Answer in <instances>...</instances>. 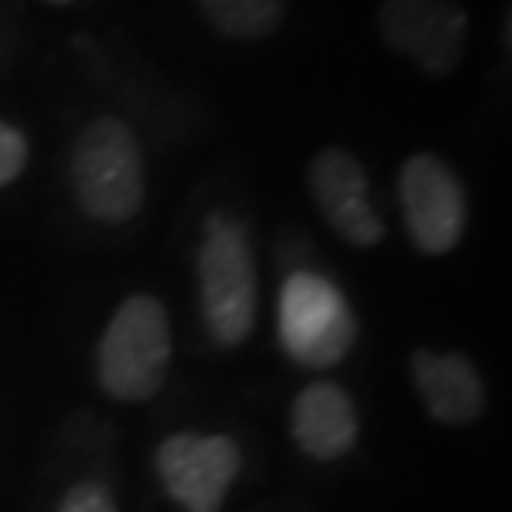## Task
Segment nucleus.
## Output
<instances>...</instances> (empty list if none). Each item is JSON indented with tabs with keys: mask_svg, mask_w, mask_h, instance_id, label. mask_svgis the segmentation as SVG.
Segmentation results:
<instances>
[{
	"mask_svg": "<svg viewBox=\"0 0 512 512\" xmlns=\"http://www.w3.org/2000/svg\"><path fill=\"white\" fill-rule=\"evenodd\" d=\"M157 473L187 512H220L240 473V449L230 436L177 433L160 443Z\"/></svg>",
	"mask_w": 512,
	"mask_h": 512,
	"instance_id": "nucleus-6",
	"label": "nucleus"
},
{
	"mask_svg": "<svg viewBox=\"0 0 512 512\" xmlns=\"http://www.w3.org/2000/svg\"><path fill=\"white\" fill-rule=\"evenodd\" d=\"M276 333L293 363L306 370H330L356 343V316L340 286L320 273L300 270L280 290Z\"/></svg>",
	"mask_w": 512,
	"mask_h": 512,
	"instance_id": "nucleus-4",
	"label": "nucleus"
},
{
	"mask_svg": "<svg viewBox=\"0 0 512 512\" xmlns=\"http://www.w3.org/2000/svg\"><path fill=\"white\" fill-rule=\"evenodd\" d=\"M413 380L419 396L429 409V416L446 426H466L483 413L486 389L479 380L476 366L459 353H436V350H416L413 360Z\"/></svg>",
	"mask_w": 512,
	"mask_h": 512,
	"instance_id": "nucleus-10",
	"label": "nucleus"
},
{
	"mask_svg": "<svg viewBox=\"0 0 512 512\" xmlns=\"http://www.w3.org/2000/svg\"><path fill=\"white\" fill-rule=\"evenodd\" d=\"M57 512H117L114 496L107 493V486L100 483H77L64 496Z\"/></svg>",
	"mask_w": 512,
	"mask_h": 512,
	"instance_id": "nucleus-13",
	"label": "nucleus"
},
{
	"mask_svg": "<svg viewBox=\"0 0 512 512\" xmlns=\"http://www.w3.org/2000/svg\"><path fill=\"white\" fill-rule=\"evenodd\" d=\"M399 203L416 250L449 253L466 230V190L433 153H416L399 170Z\"/></svg>",
	"mask_w": 512,
	"mask_h": 512,
	"instance_id": "nucleus-5",
	"label": "nucleus"
},
{
	"mask_svg": "<svg viewBox=\"0 0 512 512\" xmlns=\"http://www.w3.org/2000/svg\"><path fill=\"white\" fill-rule=\"evenodd\" d=\"M50 4H70V0H50Z\"/></svg>",
	"mask_w": 512,
	"mask_h": 512,
	"instance_id": "nucleus-14",
	"label": "nucleus"
},
{
	"mask_svg": "<svg viewBox=\"0 0 512 512\" xmlns=\"http://www.w3.org/2000/svg\"><path fill=\"white\" fill-rule=\"evenodd\" d=\"M200 10L223 37L256 40L283 24L286 0H200Z\"/></svg>",
	"mask_w": 512,
	"mask_h": 512,
	"instance_id": "nucleus-11",
	"label": "nucleus"
},
{
	"mask_svg": "<svg viewBox=\"0 0 512 512\" xmlns=\"http://www.w3.org/2000/svg\"><path fill=\"white\" fill-rule=\"evenodd\" d=\"M380 34L429 74H449L463 60L469 17L453 0H383Z\"/></svg>",
	"mask_w": 512,
	"mask_h": 512,
	"instance_id": "nucleus-7",
	"label": "nucleus"
},
{
	"mask_svg": "<svg viewBox=\"0 0 512 512\" xmlns=\"http://www.w3.org/2000/svg\"><path fill=\"white\" fill-rule=\"evenodd\" d=\"M290 429L296 446L316 463H330L353 449L360 423L353 399L333 383H310L293 399Z\"/></svg>",
	"mask_w": 512,
	"mask_h": 512,
	"instance_id": "nucleus-9",
	"label": "nucleus"
},
{
	"mask_svg": "<svg viewBox=\"0 0 512 512\" xmlns=\"http://www.w3.org/2000/svg\"><path fill=\"white\" fill-rule=\"evenodd\" d=\"M197 286L203 323L220 346H237L256 320V266L240 223L210 217L197 256Z\"/></svg>",
	"mask_w": 512,
	"mask_h": 512,
	"instance_id": "nucleus-3",
	"label": "nucleus"
},
{
	"mask_svg": "<svg viewBox=\"0 0 512 512\" xmlns=\"http://www.w3.org/2000/svg\"><path fill=\"white\" fill-rule=\"evenodd\" d=\"M77 203L100 223H127L143 203V157L127 124L100 117L77 137L70 157Z\"/></svg>",
	"mask_w": 512,
	"mask_h": 512,
	"instance_id": "nucleus-2",
	"label": "nucleus"
},
{
	"mask_svg": "<svg viewBox=\"0 0 512 512\" xmlns=\"http://www.w3.org/2000/svg\"><path fill=\"white\" fill-rule=\"evenodd\" d=\"M310 190L326 223L353 247H376L386 237L373 207L363 163L346 150H323L310 167Z\"/></svg>",
	"mask_w": 512,
	"mask_h": 512,
	"instance_id": "nucleus-8",
	"label": "nucleus"
},
{
	"mask_svg": "<svg viewBox=\"0 0 512 512\" xmlns=\"http://www.w3.org/2000/svg\"><path fill=\"white\" fill-rule=\"evenodd\" d=\"M170 363V320L153 296H127L97 346L100 386L120 403L157 396Z\"/></svg>",
	"mask_w": 512,
	"mask_h": 512,
	"instance_id": "nucleus-1",
	"label": "nucleus"
},
{
	"mask_svg": "<svg viewBox=\"0 0 512 512\" xmlns=\"http://www.w3.org/2000/svg\"><path fill=\"white\" fill-rule=\"evenodd\" d=\"M24 163H27L24 133L0 120V187H7L10 180H17L20 170H24Z\"/></svg>",
	"mask_w": 512,
	"mask_h": 512,
	"instance_id": "nucleus-12",
	"label": "nucleus"
}]
</instances>
